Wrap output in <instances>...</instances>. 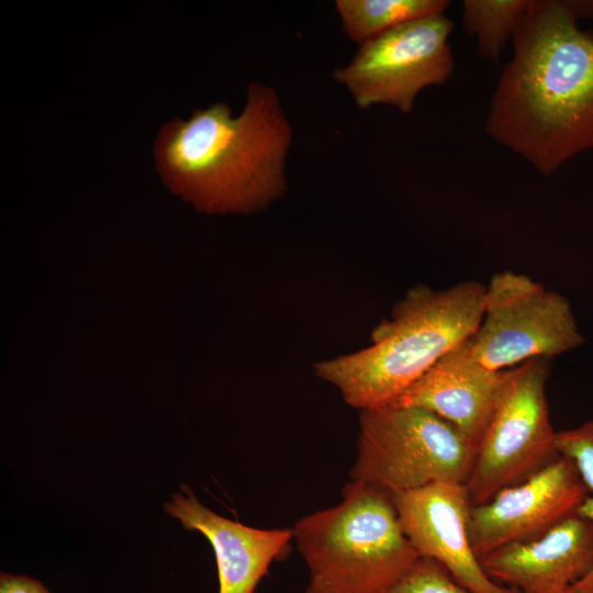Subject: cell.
I'll use <instances>...</instances> for the list:
<instances>
[{"label":"cell","mask_w":593,"mask_h":593,"mask_svg":"<svg viewBox=\"0 0 593 593\" xmlns=\"http://www.w3.org/2000/svg\"><path fill=\"white\" fill-rule=\"evenodd\" d=\"M385 593H470L437 561L419 557Z\"/></svg>","instance_id":"17"},{"label":"cell","mask_w":593,"mask_h":593,"mask_svg":"<svg viewBox=\"0 0 593 593\" xmlns=\"http://www.w3.org/2000/svg\"><path fill=\"white\" fill-rule=\"evenodd\" d=\"M590 492L575 466L559 455L525 481L470 507L468 532L477 558L534 540L578 514Z\"/></svg>","instance_id":"9"},{"label":"cell","mask_w":593,"mask_h":593,"mask_svg":"<svg viewBox=\"0 0 593 593\" xmlns=\"http://www.w3.org/2000/svg\"><path fill=\"white\" fill-rule=\"evenodd\" d=\"M484 293L475 280L443 290L414 286L372 329L367 347L321 360L314 372L354 409L389 405L478 328Z\"/></svg>","instance_id":"3"},{"label":"cell","mask_w":593,"mask_h":593,"mask_svg":"<svg viewBox=\"0 0 593 593\" xmlns=\"http://www.w3.org/2000/svg\"><path fill=\"white\" fill-rule=\"evenodd\" d=\"M584 342L564 295L505 270L485 286L482 320L462 346L483 367L500 372L529 359H552Z\"/></svg>","instance_id":"7"},{"label":"cell","mask_w":593,"mask_h":593,"mask_svg":"<svg viewBox=\"0 0 593 593\" xmlns=\"http://www.w3.org/2000/svg\"><path fill=\"white\" fill-rule=\"evenodd\" d=\"M564 3L578 21L593 19V0H564Z\"/></svg>","instance_id":"19"},{"label":"cell","mask_w":593,"mask_h":593,"mask_svg":"<svg viewBox=\"0 0 593 593\" xmlns=\"http://www.w3.org/2000/svg\"><path fill=\"white\" fill-rule=\"evenodd\" d=\"M342 495L292 528L310 571L305 593H385L421 557L402 529L394 495L356 481Z\"/></svg>","instance_id":"4"},{"label":"cell","mask_w":593,"mask_h":593,"mask_svg":"<svg viewBox=\"0 0 593 593\" xmlns=\"http://www.w3.org/2000/svg\"><path fill=\"white\" fill-rule=\"evenodd\" d=\"M402 529L421 557L439 562L470 593H518L494 582L473 552L465 484L439 482L394 495Z\"/></svg>","instance_id":"10"},{"label":"cell","mask_w":593,"mask_h":593,"mask_svg":"<svg viewBox=\"0 0 593 593\" xmlns=\"http://www.w3.org/2000/svg\"><path fill=\"white\" fill-rule=\"evenodd\" d=\"M0 593H51L40 581L25 575L1 573Z\"/></svg>","instance_id":"18"},{"label":"cell","mask_w":593,"mask_h":593,"mask_svg":"<svg viewBox=\"0 0 593 593\" xmlns=\"http://www.w3.org/2000/svg\"><path fill=\"white\" fill-rule=\"evenodd\" d=\"M448 0H336L335 10L349 40L358 46L406 22L445 13Z\"/></svg>","instance_id":"14"},{"label":"cell","mask_w":593,"mask_h":593,"mask_svg":"<svg viewBox=\"0 0 593 593\" xmlns=\"http://www.w3.org/2000/svg\"><path fill=\"white\" fill-rule=\"evenodd\" d=\"M174 493L165 511L210 541L217 566L219 593H254L275 560L284 557L292 529H260L223 517L202 505L186 488Z\"/></svg>","instance_id":"12"},{"label":"cell","mask_w":593,"mask_h":593,"mask_svg":"<svg viewBox=\"0 0 593 593\" xmlns=\"http://www.w3.org/2000/svg\"><path fill=\"white\" fill-rule=\"evenodd\" d=\"M550 370L548 358L505 370L465 484L471 506L525 481L560 455L546 398Z\"/></svg>","instance_id":"6"},{"label":"cell","mask_w":593,"mask_h":593,"mask_svg":"<svg viewBox=\"0 0 593 593\" xmlns=\"http://www.w3.org/2000/svg\"><path fill=\"white\" fill-rule=\"evenodd\" d=\"M512 42L485 132L551 176L593 148V29L564 0H532Z\"/></svg>","instance_id":"1"},{"label":"cell","mask_w":593,"mask_h":593,"mask_svg":"<svg viewBox=\"0 0 593 593\" xmlns=\"http://www.w3.org/2000/svg\"><path fill=\"white\" fill-rule=\"evenodd\" d=\"M475 361L462 342L389 405L430 411L452 424L478 448L504 378Z\"/></svg>","instance_id":"13"},{"label":"cell","mask_w":593,"mask_h":593,"mask_svg":"<svg viewBox=\"0 0 593 593\" xmlns=\"http://www.w3.org/2000/svg\"><path fill=\"white\" fill-rule=\"evenodd\" d=\"M477 449L452 424L415 406L359 411L351 481L393 495L448 482L466 484Z\"/></svg>","instance_id":"5"},{"label":"cell","mask_w":593,"mask_h":593,"mask_svg":"<svg viewBox=\"0 0 593 593\" xmlns=\"http://www.w3.org/2000/svg\"><path fill=\"white\" fill-rule=\"evenodd\" d=\"M452 29L445 13L406 22L359 46L333 78L361 109L384 104L411 113L422 90L445 83L454 72Z\"/></svg>","instance_id":"8"},{"label":"cell","mask_w":593,"mask_h":593,"mask_svg":"<svg viewBox=\"0 0 593 593\" xmlns=\"http://www.w3.org/2000/svg\"><path fill=\"white\" fill-rule=\"evenodd\" d=\"M556 447L575 463L590 492L578 514L593 523V418L575 428L557 432ZM570 593H593V569Z\"/></svg>","instance_id":"16"},{"label":"cell","mask_w":593,"mask_h":593,"mask_svg":"<svg viewBox=\"0 0 593 593\" xmlns=\"http://www.w3.org/2000/svg\"><path fill=\"white\" fill-rule=\"evenodd\" d=\"M496 583L518 593H570L593 569V523L575 514L542 536L480 560Z\"/></svg>","instance_id":"11"},{"label":"cell","mask_w":593,"mask_h":593,"mask_svg":"<svg viewBox=\"0 0 593 593\" xmlns=\"http://www.w3.org/2000/svg\"><path fill=\"white\" fill-rule=\"evenodd\" d=\"M292 127L278 92L250 82L243 111L216 102L159 131L154 155L170 191L208 214H253L288 191Z\"/></svg>","instance_id":"2"},{"label":"cell","mask_w":593,"mask_h":593,"mask_svg":"<svg viewBox=\"0 0 593 593\" xmlns=\"http://www.w3.org/2000/svg\"><path fill=\"white\" fill-rule=\"evenodd\" d=\"M532 0H465L462 25L483 59L497 61Z\"/></svg>","instance_id":"15"}]
</instances>
